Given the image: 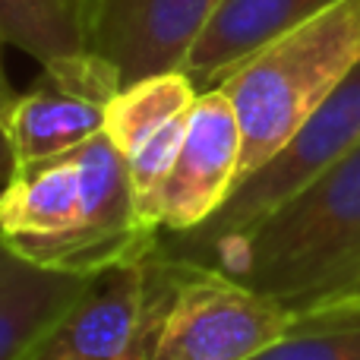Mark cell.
<instances>
[{
  "label": "cell",
  "instance_id": "3957f363",
  "mask_svg": "<svg viewBox=\"0 0 360 360\" xmlns=\"http://www.w3.org/2000/svg\"><path fill=\"white\" fill-rule=\"evenodd\" d=\"M360 146V63L342 79V86L307 117V124L288 139L275 158L243 177L231 199L196 231L165 234L162 250L177 262L209 266L218 250L253 234L281 202L300 193L310 180L342 162Z\"/></svg>",
  "mask_w": 360,
  "mask_h": 360
},
{
  "label": "cell",
  "instance_id": "5b68a950",
  "mask_svg": "<svg viewBox=\"0 0 360 360\" xmlns=\"http://www.w3.org/2000/svg\"><path fill=\"white\" fill-rule=\"evenodd\" d=\"M177 266V288L165 310L152 360H253L294 323V310L281 300L218 269Z\"/></svg>",
  "mask_w": 360,
  "mask_h": 360
},
{
  "label": "cell",
  "instance_id": "7c38bea8",
  "mask_svg": "<svg viewBox=\"0 0 360 360\" xmlns=\"http://www.w3.org/2000/svg\"><path fill=\"white\" fill-rule=\"evenodd\" d=\"M0 44L19 48L41 70H60L89 54L73 0H0Z\"/></svg>",
  "mask_w": 360,
  "mask_h": 360
},
{
  "label": "cell",
  "instance_id": "9c48e42d",
  "mask_svg": "<svg viewBox=\"0 0 360 360\" xmlns=\"http://www.w3.org/2000/svg\"><path fill=\"white\" fill-rule=\"evenodd\" d=\"M335 4L338 0H218L215 13L186 54L184 73L196 82L199 92L215 89L256 51Z\"/></svg>",
  "mask_w": 360,
  "mask_h": 360
},
{
  "label": "cell",
  "instance_id": "ba28073f",
  "mask_svg": "<svg viewBox=\"0 0 360 360\" xmlns=\"http://www.w3.org/2000/svg\"><path fill=\"white\" fill-rule=\"evenodd\" d=\"M82 231V184L73 152L13 168L0 186V234L25 262L60 272Z\"/></svg>",
  "mask_w": 360,
  "mask_h": 360
},
{
  "label": "cell",
  "instance_id": "ac0fdd59",
  "mask_svg": "<svg viewBox=\"0 0 360 360\" xmlns=\"http://www.w3.org/2000/svg\"><path fill=\"white\" fill-rule=\"evenodd\" d=\"M73 4H76V6H79V0H73Z\"/></svg>",
  "mask_w": 360,
  "mask_h": 360
},
{
  "label": "cell",
  "instance_id": "8fae6325",
  "mask_svg": "<svg viewBox=\"0 0 360 360\" xmlns=\"http://www.w3.org/2000/svg\"><path fill=\"white\" fill-rule=\"evenodd\" d=\"M95 275H63L25 262L0 234V360H25L79 304Z\"/></svg>",
  "mask_w": 360,
  "mask_h": 360
},
{
  "label": "cell",
  "instance_id": "52a82bcc",
  "mask_svg": "<svg viewBox=\"0 0 360 360\" xmlns=\"http://www.w3.org/2000/svg\"><path fill=\"white\" fill-rule=\"evenodd\" d=\"M215 6L218 0H79L82 41L124 89L184 70Z\"/></svg>",
  "mask_w": 360,
  "mask_h": 360
},
{
  "label": "cell",
  "instance_id": "30bf717a",
  "mask_svg": "<svg viewBox=\"0 0 360 360\" xmlns=\"http://www.w3.org/2000/svg\"><path fill=\"white\" fill-rule=\"evenodd\" d=\"M108 105L111 101L41 70L38 79L19 92L16 111L6 127L16 165L67 155L105 133Z\"/></svg>",
  "mask_w": 360,
  "mask_h": 360
},
{
  "label": "cell",
  "instance_id": "2e32d148",
  "mask_svg": "<svg viewBox=\"0 0 360 360\" xmlns=\"http://www.w3.org/2000/svg\"><path fill=\"white\" fill-rule=\"evenodd\" d=\"M16 101H19V95L13 92L10 79H6V73H4V60H0V127H4V130L10 127V120H13Z\"/></svg>",
  "mask_w": 360,
  "mask_h": 360
},
{
  "label": "cell",
  "instance_id": "4fadbf2b",
  "mask_svg": "<svg viewBox=\"0 0 360 360\" xmlns=\"http://www.w3.org/2000/svg\"><path fill=\"white\" fill-rule=\"evenodd\" d=\"M196 98L199 89L184 70L139 79L133 86H124L111 98L105 133L114 139V146L124 155H130L165 124L190 114Z\"/></svg>",
  "mask_w": 360,
  "mask_h": 360
},
{
  "label": "cell",
  "instance_id": "7a4b0ae2",
  "mask_svg": "<svg viewBox=\"0 0 360 360\" xmlns=\"http://www.w3.org/2000/svg\"><path fill=\"white\" fill-rule=\"evenodd\" d=\"M357 63L360 0H338L231 70L218 89L240 124V180L278 155Z\"/></svg>",
  "mask_w": 360,
  "mask_h": 360
},
{
  "label": "cell",
  "instance_id": "5bb4252c",
  "mask_svg": "<svg viewBox=\"0 0 360 360\" xmlns=\"http://www.w3.org/2000/svg\"><path fill=\"white\" fill-rule=\"evenodd\" d=\"M253 360H360V300L294 313L285 335Z\"/></svg>",
  "mask_w": 360,
  "mask_h": 360
},
{
  "label": "cell",
  "instance_id": "277c9868",
  "mask_svg": "<svg viewBox=\"0 0 360 360\" xmlns=\"http://www.w3.org/2000/svg\"><path fill=\"white\" fill-rule=\"evenodd\" d=\"M177 272L162 247L149 259L98 272L25 360H152Z\"/></svg>",
  "mask_w": 360,
  "mask_h": 360
},
{
  "label": "cell",
  "instance_id": "6da1fadb",
  "mask_svg": "<svg viewBox=\"0 0 360 360\" xmlns=\"http://www.w3.org/2000/svg\"><path fill=\"white\" fill-rule=\"evenodd\" d=\"M288 310L360 300V146L281 202L253 234L212 256Z\"/></svg>",
  "mask_w": 360,
  "mask_h": 360
},
{
  "label": "cell",
  "instance_id": "9a60e30c",
  "mask_svg": "<svg viewBox=\"0 0 360 360\" xmlns=\"http://www.w3.org/2000/svg\"><path fill=\"white\" fill-rule=\"evenodd\" d=\"M193 111V108H190ZM186 124H190V114L184 117L171 120L165 124L158 133H152L136 152L127 155L130 162V177H133V190H136V202L146 199L165 177H168L171 165L177 162V152L184 146V136H186Z\"/></svg>",
  "mask_w": 360,
  "mask_h": 360
},
{
  "label": "cell",
  "instance_id": "8992f818",
  "mask_svg": "<svg viewBox=\"0 0 360 360\" xmlns=\"http://www.w3.org/2000/svg\"><path fill=\"white\" fill-rule=\"evenodd\" d=\"M240 124L231 98L218 86L199 92L177 162L149 196L139 199L143 218L165 234L202 228L240 180Z\"/></svg>",
  "mask_w": 360,
  "mask_h": 360
},
{
  "label": "cell",
  "instance_id": "e0dca14e",
  "mask_svg": "<svg viewBox=\"0 0 360 360\" xmlns=\"http://www.w3.org/2000/svg\"><path fill=\"white\" fill-rule=\"evenodd\" d=\"M13 168H16V155H13V146H10V136H6V130L0 127V186L10 180Z\"/></svg>",
  "mask_w": 360,
  "mask_h": 360
}]
</instances>
